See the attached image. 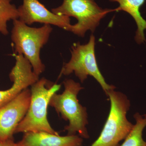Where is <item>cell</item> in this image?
<instances>
[{
  "mask_svg": "<svg viewBox=\"0 0 146 146\" xmlns=\"http://www.w3.org/2000/svg\"><path fill=\"white\" fill-rule=\"evenodd\" d=\"M112 89L106 96L110 101L109 115L98 138L91 146H119L133 125L127 118L131 103L126 95Z\"/></svg>",
  "mask_w": 146,
  "mask_h": 146,
  "instance_id": "cell-4",
  "label": "cell"
},
{
  "mask_svg": "<svg viewBox=\"0 0 146 146\" xmlns=\"http://www.w3.org/2000/svg\"><path fill=\"white\" fill-rule=\"evenodd\" d=\"M0 142H1V141H0Z\"/></svg>",
  "mask_w": 146,
  "mask_h": 146,
  "instance_id": "cell-16",
  "label": "cell"
},
{
  "mask_svg": "<svg viewBox=\"0 0 146 146\" xmlns=\"http://www.w3.org/2000/svg\"><path fill=\"white\" fill-rule=\"evenodd\" d=\"M95 47V37L93 34L91 35L86 44H80L79 42L74 44L72 47L70 60L63 65L59 77L74 73L83 83L89 76H91L98 82L106 94L116 87L108 84L101 73L96 59Z\"/></svg>",
  "mask_w": 146,
  "mask_h": 146,
  "instance_id": "cell-5",
  "label": "cell"
},
{
  "mask_svg": "<svg viewBox=\"0 0 146 146\" xmlns=\"http://www.w3.org/2000/svg\"><path fill=\"white\" fill-rule=\"evenodd\" d=\"M63 83L64 91L61 94H54L49 105L54 108L62 119L69 121V124L64 127L68 135L78 133L82 138L88 139L89 135L86 128L89 124L87 109L78 99L79 93L84 88L79 82L71 79L65 80Z\"/></svg>",
  "mask_w": 146,
  "mask_h": 146,
  "instance_id": "cell-1",
  "label": "cell"
},
{
  "mask_svg": "<svg viewBox=\"0 0 146 146\" xmlns=\"http://www.w3.org/2000/svg\"><path fill=\"white\" fill-rule=\"evenodd\" d=\"M16 63L9 74L11 80L13 82L10 88L0 90V107L16 98L22 91L28 88L39 80L33 70L29 61L23 55L13 54Z\"/></svg>",
  "mask_w": 146,
  "mask_h": 146,
  "instance_id": "cell-8",
  "label": "cell"
},
{
  "mask_svg": "<svg viewBox=\"0 0 146 146\" xmlns=\"http://www.w3.org/2000/svg\"><path fill=\"white\" fill-rule=\"evenodd\" d=\"M111 2L117 3L119 6L117 11H123L132 16L137 26L135 39L138 44L145 41L144 31L146 29V21L141 16L140 9L145 0H109Z\"/></svg>",
  "mask_w": 146,
  "mask_h": 146,
  "instance_id": "cell-11",
  "label": "cell"
},
{
  "mask_svg": "<svg viewBox=\"0 0 146 146\" xmlns=\"http://www.w3.org/2000/svg\"><path fill=\"white\" fill-rule=\"evenodd\" d=\"M143 116L144 117H145V118H146V114H145V115H143Z\"/></svg>",
  "mask_w": 146,
  "mask_h": 146,
  "instance_id": "cell-15",
  "label": "cell"
},
{
  "mask_svg": "<svg viewBox=\"0 0 146 146\" xmlns=\"http://www.w3.org/2000/svg\"><path fill=\"white\" fill-rule=\"evenodd\" d=\"M83 138L76 135L60 136L44 131L25 133L16 146H82Z\"/></svg>",
  "mask_w": 146,
  "mask_h": 146,
  "instance_id": "cell-10",
  "label": "cell"
},
{
  "mask_svg": "<svg viewBox=\"0 0 146 146\" xmlns=\"http://www.w3.org/2000/svg\"><path fill=\"white\" fill-rule=\"evenodd\" d=\"M18 9V19L27 25L36 23L48 24L70 31L72 25L70 17L54 14L38 0H23Z\"/></svg>",
  "mask_w": 146,
  "mask_h": 146,
  "instance_id": "cell-9",
  "label": "cell"
},
{
  "mask_svg": "<svg viewBox=\"0 0 146 146\" xmlns=\"http://www.w3.org/2000/svg\"><path fill=\"white\" fill-rule=\"evenodd\" d=\"M13 139L0 142V146H16Z\"/></svg>",
  "mask_w": 146,
  "mask_h": 146,
  "instance_id": "cell-14",
  "label": "cell"
},
{
  "mask_svg": "<svg viewBox=\"0 0 146 146\" xmlns=\"http://www.w3.org/2000/svg\"><path fill=\"white\" fill-rule=\"evenodd\" d=\"M51 25L39 28L29 27L19 19L13 21L11 39L16 54H23L29 61L33 72L39 76L45 70L40 57V50L48 41L52 31Z\"/></svg>",
  "mask_w": 146,
  "mask_h": 146,
  "instance_id": "cell-3",
  "label": "cell"
},
{
  "mask_svg": "<svg viewBox=\"0 0 146 146\" xmlns=\"http://www.w3.org/2000/svg\"><path fill=\"white\" fill-rule=\"evenodd\" d=\"M11 0H0V33L8 34L7 23L8 21L19 19L18 8L11 3Z\"/></svg>",
  "mask_w": 146,
  "mask_h": 146,
  "instance_id": "cell-13",
  "label": "cell"
},
{
  "mask_svg": "<svg viewBox=\"0 0 146 146\" xmlns=\"http://www.w3.org/2000/svg\"><path fill=\"white\" fill-rule=\"evenodd\" d=\"M31 86L29 106L15 133L44 131L59 134L50 125L47 119V110L51 98L60 90L61 85L43 78Z\"/></svg>",
  "mask_w": 146,
  "mask_h": 146,
  "instance_id": "cell-2",
  "label": "cell"
},
{
  "mask_svg": "<svg viewBox=\"0 0 146 146\" xmlns=\"http://www.w3.org/2000/svg\"><path fill=\"white\" fill-rule=\"evenodd\" d=\"M31 98V89L27 88L0 107V141L13 139L16 128L27 112Z\"/></svg>",
  "mask_w": 146,
  "mask_h": 146,
  "instance_id": "cell-7",
  "label": "cell"
},
{
  "mask_svg": "<svg viewBox=\"0 0 146 146\" xmlns=\"http://www.w3.org/2000/svg\"><path fill=\"white\" fill-rule=\"evenodd\" d=\"M133 117L136 123L119 146H146V141L143 138V132L146 127V118L138 112L134 114Z\"/></svg>",
  "mask_w": 146,
  "mask_h": 146,
  "instance_id": "cell-12",
  "label": "cell"
},
{
  "mask_svg": "<svg viewBox=\"0 0 146 146\" xmlns=\"http://www.w3.org/2000/svg\"><path fill=\"white\" fill-rule=\"evenodd\" d=\"M115 11L116 9L102 8L94 0H63L61 5L51 10L56 15L76 18L77 23L71 25L70 31L81 37L88 31L94 32L102 19Z\"/></svg>",
  "mask_w": 146,
  "mask_h": 146,
  "instance_id": "cell-6",
  "label": "cell"
}]
</instances>
